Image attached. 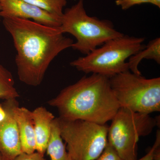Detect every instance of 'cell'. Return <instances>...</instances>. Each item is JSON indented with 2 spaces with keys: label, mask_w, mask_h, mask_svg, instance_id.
Returning <instances> with one entry per match:
<instances>
[{
  "label": "cell",
  "mask_w": 160,
  "mask_h": 160,
  "mask_svg": "<svg viewBox=\"0 0 160 160\" xmlns=\"http://www.w3.org/2000/svg\"><path fill=\"white\" fill-rule=\"evenodd\" d=\"M27 2L48 12L52 14L61 17L67 0H24Z\"/></svg>",
  "instance_id": "9a60e30c"
},
{
  "label": "cell",
  "mask_w": 160,
  "mask_h": 160,
  "mask_svg": "<svg viewBox=\"0 0 160 160\" xmlns=\"http://www.w3.org/2000/svg\"><path fill=\"white\" fill-rule=\"evenodd\" d=\"M16 99L8 100L5 109L6 116L0 123V153L3 160H13L22 153L18 128L13 108Z\"/></svg>",
  "instance_id": "9c48e42d"
},
{
  "label": "cell",
  "mask_w": 160,
  "mask_h": 160,
  "mask_svg": "<svg viewBox=\"0 0 160 160\" xmlns=\"http://www.w3.org/2000/svg\"><path fill=\"white\" fill-rule=\"evenodd\" d=\"M58 118L69 160H95L102 154L108 143L107 124Z\"/></svg>",
  "instance_id": "52a82bcc"
},
{
  "label": "cell",
  "mask_w": 160,
  "mask_h": 160,
  "mask_svg": "<svg viewBox=\"0 0 160 160\" xmlns=\"http://www.w3.org/2000/svg\"><path fill=\"white\" fill-rule=\"evenodd\" d=\"M6 113L5 109L0 106V123L2 122L6 118Z\"/></svg>",
  "instance_id": "ffe728a7"
},
{
  "label": "cell",
  "mask_w": 160,
  "mask_h": 160,
  "mask_svg": "<svg viewBox=\"0 0 160 160\" xmlns=\"http://www.w3.org/2000/svg\"><path fill=\"white\" fill-rule=\"evenodd\" d=\"M145 39L123 35L106 42L70 65L86 73L101 75L110 78L129 70L126 60L145 48Z\"/></svg>",
  "instance_id": "3957f363"
},
{
  "label": "cell",
  "mask_w": 160,
  "mask_h": 160,
  "mask_svg": "<svg viewBox=\"0 0 160 160\" xmlns=\"http://www.w3.org/2000/svg\"><path fill=\"white\" fill-rule=\"evenodd\" d=\"M120 107L149 114L160 111V78L147 79L128 71L109 78Z\"/></svg>",
  "instance_id": "5b68a950"
},
{
  "label": "cell",
  "mask_w": 160,
  "mask_h": 160,
  "mask_svg": "<svg viewBox=\"0 0 160 160\" xmlns=\"http://www.w3.org/2000/svg\"><path fill=\"white\" fill-rule=\"evenodd\" d=\"M1 5H0V11H1Z\"/></svg>",
  "instance_id": "603a6c76"
},
{
  "label": "cell",
  "mask_w": 160,
  "mask_h": 160,
  "mask_svg": "<svg viewBox=\"0 0 160 160\" xmlns=\"http://www.w3.org/2000/svg\"><path fill=\"white\" fill-rule=\"evenodd\" d=\"M13 111L19 132L22 151L28 154L33 153L36 150V143L32 111L25 107H19L17 102Z\"/></svg>",
  "instance_id": "30bf717a"
},
{
  "label": "cell",
  "mask_w": 160,
  "mask_h": 160,
  "mask_svg": "<svg viewBox=\"0 0 160 160\" xmlns=\"http://www.w3.org/2000/svg\"><path fill=\"white\" fill-rule=\"evenodd\" d=\"M144 59L154 60L160 64V38L152 40L145 48L129 58L128 64L129 71L138 75H142L138 66Z\"/></svg>",
  "instance_id": "7c38bea8"
},
{
  "label": "cell",
  "mask_w": 160,
  "mask_h": 160,
  "mask_svg": "<svg viewBox=\"0 0 160 160\" xmlns=\"http://www.w3.org/2000/svg\"><path fill=\"white\" fill-rule=\"evenodd\" d=\"M109 126L108 142L123 160H136L138 143L141 137L149 135L158 119L149 114L120 107Z\"/></svg>",
  "instance_id": "8992f818"
},
{
  "label": "cell",
  "mask_w": 160,
  "mask_h": 160,
  "mask_svg": "<svg viewBox=\"0 0 160 160\" xmlns=\"http://www.w3.org/2000/svg\"><path fill=\"white\" fill-rule=\"evenodd\" d=\"M60 27L63 33L72 35L76 39L71 48L85 55L109 40L124 35L115 29L110 21L88 15L84 0H79L63 12Z\"/></svg>",
  "instance_id": "277c9868"
},
{
  "label": "cell",
  "mask_w": 160,
  "mask_h": 160,
  "mask_svg": "<svg viewBox=\"0 0 160 160\" xmlns=\"http://www.w3.org/2000/svg\"><path fill=\"white\" fill-rule=\"evenodd\" d=\"M60 117L105 125L120 108L110 86L109 78L101 75L85 76L63 89L48 102Z\"/></svg>",
  "instance_id": "7a4b0ae2"
},
{
  "label": "cell",
  "mask_w": 160,
  "mask_h": 160,
  "mask_svg": "<svg viewBox=\"0 0 160 160\" xmlns=\"http://www.w3.org/2000/svg\"><path fill=\"white\" fill-rule=\"evenodd\" d=\"M1 18V15H0V18Z\"/></svg>",
  "instance_id": "cb8c5ba5"
},
{
  "label": "cell",
  "mask_w": 160,
  "mask_h": 160,
  "mask_svg": "<svg viewBox=\"0 0 160 160\" xmlns=\"http://www.w3.org/2000/svg\"><path fill=\"white\" fill-rule=\"evenodd\" d=\"M95 160H123L115 149L109 143H107L106 147L102 154Z\"/></svg>",
  "instance_id": "2e32d148"
},
{
  "label": "cell",
  "mask_w": 160,
  "mask_h": 160,
  "mask_svg": "<svg viewBox=\"0 0 160 160\" xmlns=\"http://www.w3.org/2000/svg\"><path fill=\"white\" fill-rule=\"evenodd\" d=\"M60 133L58 118H54L51 124L50 138L46 151L50 160H69L66 146Z\"/></svg>",
  "instance_id": "4fadbf2b"
},
{
  "label": "cell",
  "mask_w": 160,
  "mask_h": 160,
  "mask_svg": "<svg viewBox=\"0 0 160 160\" xmlns=\"http://www.w3.org/2000/svg\"><path fill=\"white\" fill-rule=\"evenodd\" d=\"M151 3V0H115L116 4L123 10H127L135 5Z\"/></svg>",
  "instance_id": "e0dca14e"
},
{
  "label": "cell",
  "mask_w": 160,
  "mask_h": 160,
  "mask_svg": "<svg viewBox=\"0 0 160 160\" xmlns=\"http://www.w3.org/2000/svg\"><path fill=\"white\" fill-rule=\"evenodd\" d=\"M151 4L154 5L155 6L160 8V0H151Z\"/></svg>",
  "instance_id": "44dd1931"
},
{
  "label": "cell",
  "mask_w": 160,
  "mask_h": 160,
  "mask_svg": "<svg viewBox=\"0 0 160 160\" xmlns=\"http://www.w3.org/2000/svg\"><path fill=\"white\" fill-rule=\"evenodd\" d=\"M3 23L16 50L19 79L28 86H39L51 62L74 43L64 35L60 27L17 18H3Z\"/></svg>",
  "instance_id": "6da1fadb"
},
{
  "label": "cell",
  "mask_w": 160,
  "mask_h": 160,
  "mask_svg": "<svg viewBox=\"0 0 160 160\" xmlns=\"http://www.w3.org/2000/svg\"><path fill=\"white\" fill-rule=\"evenodd\" d=\"M33 124L36 151L44 156L50 138L51 124L55 117L45 107H38L32 111Z\"/></svg>",
  "instance_id": "8fae6325"
},
{
  "label": "cell",
  "mask_w": 160,
  "mask_h": 160,
  "mask_svg": "<svg viewBox=\"0 0 160 160\" xmlns=\"http://www.w3.org/2000/svg\"><path fill=\"white\" fill-rule=\"evenodd\" d=\"M1 17L32 20L51 27H60L61 17L38 8L24 0H0Z\"/></svg>",
  "instance_id": "ba28073f"
},
{
  "label": "cell",
  "mask_w": 160,
  "mask_h": 160,
  "mask_svg": "<svg viewBox=\"0 0 160 160\" xmlns=\"http://www.w3.org/2000/svg\"><path fill=\"white\" fill-rule=\"evenodd\" d=\"M13 160H46L44 158V156L42 155L38 152H34L33 153L28 154V153H21L17 157Z\"/></svg>",
  "instance_id": "ac0fdd59"
},
{
  "label": "cell",
  "mask_w": 160,
  "mask_h": 160,
  "mask_svg": "<svg viewBox=\"0 0 160 160\" xmlns=\"http://www.w3.org/2000/svg\"><path fill=\"white\" fill-rule=\"evenodd\" d=\"M15 87L14 79L11 72L0 65V98L8 100L19 97Z\"/></svg>",
  "instance_id": "5bb4252c"
},
{
  "label": "cell",
  "mask_w": 160,
  "mask_h": 160,
  "mask_svg": "<svg viewBox=\"0 0 160 160\" xmlns=\"http://www.w3.org/2000/svg\"><path fill=\"white\" fill-rule=\"evenodd\" d=\"M155 147V145L154 143L153 146H152V147L149 150V152H147L146 155L144 156V157H143L142 158L140 159L136 160H153V153Z\"/></svg>",
  "instance_id": "d6986e66"
},
{
  "label": "cell",
  "mask_w": 160,
  "mask_h": 160,
  "mask_svg": "<svg viewBox=\"0 0 160 160\" xmlns=\"http://www.w3.org/2000/svg\"><path fill=\"white\" fill-rule=\"evenodd\" d=\"M0 160H3L2 158V155H1V153H0Z\"/></svg>",
  "instance_id": "7402d4cb"
}]
</instances>
